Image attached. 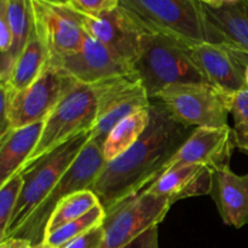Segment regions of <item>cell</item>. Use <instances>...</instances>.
Segmentation results:
<instances>
[{"label":"cell","instance_id":"1","mask_svg":"<svg viewBox=\"0 0 248 248\" xmlns=\"http://www.w3.org/2000/svg\"><path fill=\"white\" fill-rule=\"evenodd\" d=\"M149 111L150 123L142 137L123 155L106 162L90 188L106 213L152 186L195 130L174 120L159 99H152Z\"/></svg>","mask_w":248,"mask_h":248},{"label":"cell","instance_id":"2","mask_svg":"<svg viewBox=\"0 0 248 248\" xmlns=\"http://www.w3.org/2000/svg\"><path fill=\"white\" fill-rule=\"evenodd\" d=\"M145 33L162 34L188 46L207 41V22L199 0H119Z\"/></svg>","mask_w":248,"mask_h":248},{"label":"cell","instance_id":"3","mask_svg":"<svg viewBox=\"0 0 248 248\" xmlns=\"http://www.w3.org/2000/svg\"><path fill=\"white\" fill-rule=\"evenodd\" d=\"M189 47L162 34L144 33L135 70L150 99L173 85L207 82L191 58Z\"/></svg>","mask_w":248,"mask_h":248},{"label":"cell","instance_id":"4","mask_svg":"<svg viewBox=\"0 0 248 248\" xmlns=\"http://www.w3.org/2000/svg\"><path fill=\"white\" fill-rule=\"evenodd\" d=\"M90 136V131L79 133L19 172L23 177V188L4 239L14 236L27 218L50 194L89 142Z\"/></svg>","mask_w":248,"mask_h":248},{"label":"cell","instance_id":"5","mask_svg":"<svg viewBox=\"0 0 248 248\" xmlns=\"http://www.w3.org/2000/svg\"><path fill=\"white\" fill-rule=\"evenodd\" d=\"M104 165L106 160L103 155V144L97 140H89L72 166L61 177L50 194L11 237L28 240L33 246L44 242L48 219L58 203L72 194L91 188Z\"/></svg>","mask_w":248,"mask_h":248},{"label":"cell","instance_id":"6","mask_svg":"<svg viewBox=\"0 0 248 248\" xmlns=\"http://www.w3.org/2000/svg\"><path fill=\"white\" fill-rule=\"evenodd\" d=\"M96 113L94 85L77 82L45 119L40 140L21 171L79 133L91 131Z\"/></svg>","mask_w":248,"mask_h":248},{"label":"cell","instance_id":"7","mask_svg":"<svg viewBox=\"0 0 248 248\" xmlns=\"http://www.w3.org/2000/svg\"><path fill=\"white\" fill-rule=\"evenodd\" d=\"M155 99L189 127H227L234 94L210 82H190L167 87Z\"/></svg>","mask_w":248,"mask_h":248},{"label":"cell","instance_id":"8","mask_svg":"<svg viewBox=\"0 0 248 248\" xmlns=\"http://www.w3.org/2000/svg\"><path fill=\"white\" fill-rule=\"evenodd\" d=\"M97 113L90 140L103 144L109 132L121 120L137 111L148 109L149 94L137 73L119 75L94 84Z\"/></svg>","mask_w":248,"mask_h":248},{"label":"cell","instance_id":"9","mask_svg":"<svg viewBox=\"0 0 248 248\" xmlns=\"http://www.w3.org/2000/svg\"><path fill=\"white\" fill-rule=\"evenodd\" d=\"M77 82L64 70L47 63L28 87L17 92L12 91L7 114L9 131L45 121L58 102Z\"/></svg>","mask_w":248,"mask_h":248},{"label":"cell","instance_id":"10","mask_svg":"<svg viewBox=\"0 0 248 248\" xmlns=\"http://www.w3.org/2000/svg\"><path fill=\"white\" fill-rule=\"evenodd\" d=\"M164 196L142 191L106 213L101 248H124L148 229L159 225L171 208Z\"/></svg>","mask_w":248,"mask_h":248},{"label":"cell","instance_id":"11","mask_svg":"<svg viewBox=\"0 0 248 248\" xmlns=\"http://www.w3.org/2000/svg\"><path fill=\"white\" fill-rule=\"evenodd\" d=\"M31 6L34 31L50 58L61 57L81 47L86 31L78 12L45 0H31Z\"/></svg>","mask_w":248,"mask_h":248},{"label":"cell","instance_id":"12","mask_svg":"<svg viewBox=\"0 0 248 248\" xmlns=\"http://www.w3.org/2000/svg\"><path fill=\"white\" fill-rule=\"evenodd\" d=\"M47 63L64 70L75 81L86 85L136 73L132 65L87 33L79 50L50 58Z\"/></svg>","mask_w":248,"mask_h":248},{"label":"cell","instance_id":"13","mask_svg":"<svg viewBox=\"0 0 248 248\" xmlns=\"http://www.w3.org/2000/svg\"><path fill=\"white\" fill-rule=\"evenodd\" d=\"M79 16L82 28L89 35L135 68L145 31L125 11L116 7L99 15L79 14Z\"/></svg>","mask_w":248,"mask_h":248},{"label":"cell","instance_id":"14","mask_svg":"<svg viewBox=\"0 0 248 248\" xmlns=\"http://www.w3.org/2000/svg\"><path fill=\"white\" fill-rule=\"evenodd\" d=\"M235 148L234 133L230 126L196 127L170 160L165 172L179 165H201L212 171L228 167Z\"/></svg>","mask_w":248,"mask_h":248},{"label":"cell","instance_id":"15","mask_svg":"<svg viewBox=\"0 0 248 248\" xmlns=\"http://www.w3.org/2000/svg\"><path fill=\"white\" fill-rule=\"evenodd\" d=\"M189 52L207 82L232 94L246 89L247 64L232 50L206 41L190 46Z\"/></svg>","mask_w":248,"mask_h":248},{"label":"cell","instance_id":"16","mask_svg":"<svg viewBox=\"0 0 248 248\" xmlns=\"http://www.w3.org/2000/svg\"><path fill=\"white\" fill-rule=\"evenodd\" d=\"M207 43L232 50L248 65V0L218 7L203 4Z\"/></svg>","mask_w":248,"mask_h":248},{"label":"cell","instance_id":"17","mask_svg":"<svg viewBox=\"0 0 248 248\" xmlns=\"http://www.w3.org/2000/svg\"><path fill=\"white\" fill-rule=\"evenodd\" d=\"M210 196L224 224L236 229L248 224V173L239 176L230 166L215 170Z\"/></svg>","mask_w":248,"mask_h":248},{"label":"cell","instance_id":"18","mask_svg":"<svg viewBox=\"0 0 248 248\" xmlns=\"http://www.w3.org/2000/svg\"><path fill=\"white\" fill-rule=\"evenodd\" d=\"M212 173L201 165H179L167 170L144 191L167 198L173 205L183 199L210 195Z\"/></svg>","mask_w":248,"mask_h":248},{"label":"cell","instance_id":"19","mask_svg":"<svg viewBox=\"0 0 248 248\" xmlns=\"http://www.w3.org/2000/svg\"><path fill=\"white\" fill-rule=\"evenodd\" d=\"M44 121L10 130L0 137V186L18 173L40 140Z\"/></svg>","mask_w":248,"mask_h":248},{"label":"cell","instance_id":"20","mask_svg":"<svg viewBox=\"0 0 248 248\" xmlns=\"http://www.w3.org/2000/svg\"><path fill=\"white\" fill-rule=\"evenodd\" d=\"M0 5L6 11L7 19L11 27L14 44L11 50L0 58V82L6 84L11 77L17 58L28 41L33 28L31 0H0Z\"/></svg>","mask_w":248,"mask_h":248},{"label":"cell","instance_id":"21","mask_svg":"<svg viewBox=\"0 0 248 248\" xmlns=\"http://www.w3.org/2000/svg\"><path fill=\"white\" fill-rule=\"evenodd\" d=\"M48 58L50 56H48L47 50L40 38L36 35L33 27L29 34L28 41L22 50L21 55L17 58L11 77L6 84L14 92L21 91L28 87L43 72L44 68L47 64Z\"/></svg>","mask_w":248,"mask_h":248},{"label":"cell","instance_id":"22","mask_svg":"<svg viewBox=\"0 0 248 248\" xmlns=\"http://www.w3.org/2000/svg\"><path fill=\"white\" fill-rule=\"evenodd\" d=\"M150 123L149 108L127 116L109 132L103 143V155L106 162L116 159L127 152L144 133Z\"/></svg>","mask_w":248,"mask_h":248},{"label":"cell","instance_id":"23","mask_svg":"<svg viewBox=\"0 0 248 248\" xmlns=\"http://www.w3.org/2000/svg\"><path fill=\"white\" fill-rule=\"evenodd\" d=\"M98 205H101L99 199L91 189H85V190H80L67 196L58 203L51 218L48 219L45 236L50 232H55L58 228L82 217Z\"/></svg>","mask_w":248,"mask_h":248},{"label":"cell","instance_id":"24","mask_svg":"<svg viewBox=\"0 0 248 248\" xmlns=\"http://www.w3.org/2000/svg\"><path fill=\"white\" fill-rule=\"evenodd\" d=\"M104 219H106V211H104L103 206L98 205L82 217L78 218V219L73 220V222L68 223V224L63 225V227L56 229L55 232L46 235L44 242L47 244L48 246L62 248L68 242L77 239L80 235L103 224Z\"/></svg>","mask_w":248,"mask_h":248},{"label":"cell","instance_id":"25","mask_svg":"<svg viewBox=\"0 0 248 248\" xmlns=\"http://www.w3.org/2000/svg\"><path fill=\"white\" fill-rule=\"evenodd\" d=\"M23 188V177L17 173L0 186V240L6 234L12 215Z\"/></svg>","mask_w":248,"mask_h":248},{"label":"cell","instance_id":"26","mask_svg":"<svg viewBox=\"0 0 248 248\" xmlns=\"http://www.w3.org/2000/svg\"><path fill=\"white\" fill-rule=\"evenodd\" d=\"M235 147L248 155V89L234 94L232 106Z\"/></svg>","mask_w":248,"mask_h":248},{"label":"cell","instance_id":"27","mask_svg":"<svg viewBox=\"0 0 248 248\" xmlns=\"http://www.w3.org/2000/svg\"><path fill=\"white\" fill-rule=\"evenodd\" d=\"M64 6L82 15H99L119 7V0H64Z\"/></svg>","mask_w":248,"mask_h":248},{"label":"cell","instance_id":"28","mask_svg":"<svg viewBox=\"0 0 248 248\" xmlns=\"http://www.w3.org/2000/svg\"><path fill=\"white\" fill-rule=\"evenodd\" d=\"M104 239L103 224L89 230L77 239L68 242L62 248H101Z\"/></svg>","mask_w":248,"mask_h":248},{"label":"cell","instance_id":"29","mask_svg":"<svg viewBox=\"0 0 248 248\" xmlns=\"http://www.w3.org/2000/svg\"><path fill=\"white\" fill-rule=\"evenodd\" d=\"M12 90L7 84L0 82V137L9 132V123H7V114H9L10 98H11Z\"/></svg>","mask_w":248,"mask_h":248},{"label":"cell","instance_id":"30","mask_svg":"<svg viewBox=\"0 0 248 248\" xmlns=\"http://www.w3.org/2000/svg\"><path fill=\"white\" fill-rule=\"evenodd\" d=\"M12 44H14V35H12L11 27L4 6L0 5V53L5 55L9 52L12 47Z\"/></svg>","mask_w":248,"mask_h":248},{"label":"cell","instance_id":"31","mask_svg":"<svg viewBox=\"0 0 248 248\" xmlns=\"http://www.w3.org/2000/svg\"><path fill=\"white\" fill-rule=\"evenodd\" d=\"M124 248H160L159 246V225L148 229L142 235L133 240Z\"/></svg>","mask_w":248,"mask_h":248},{"label":"cell","instance_id":"32","mask_svg":"<svg viewBox=\"0 0 248 248\" xmlns=\"http://www.w3.org/2000/svg\"><path fill=\"white\" fill-rule=\"evenodd\" d=\"M0 248H34L31 241L22 237H6L0 240Z\"/></svg>","mask_w":248,"mask_h":248},{"label":"cell","instance_id":"33","mask_svg":"<svg viewBox=\"0 0 248 248\" xmlns=\"http://www.w3.org/2000/svg\"><path fill=\"white\" fill-rule=\"evenodd\" d=\"M200 2H202V4L205 5H208V6H212V7H218L220 6V5H223L224 2H223V0H199Z\"/></svg>","mask_w":248,"mask_h":248},{"label":"cell","instance_id":"34","mask_svg":"<svg viewBox=\"0 0 248 248\" xmlns=\"http://www.w3.org/2000/svg\"><path fill=\"white\" fill-rule=\"evenodd\" d=\"M34 248H55L52 246H48L47 244H45V242H41V244L36 245V246H34Z\"/></svg>","mask_w":248,"mask_h":248},{"label":"cell","instance_id":"35","mask_svg":"<svg viewBox=\"0 0 248 248\" xmlns=\"http://www.w3.org/2000/svg\"><path fill=\"white\" fill-rule=\"evenodd\" d=\"M45 1H50V2H53V4H60V5H64V0H45Z\"/></svg>","mask_w":248,"mask_h":248},{"label":"cell","instance_id":"36","mask_svg":"<svg viewBox=\"0 0 248 248\" xmlns=\"http://www.w3.org/2000/svg\"><path fill=\"white\" fill-rule=\"evenodd\" d=\"M245 81H246V89H248V65L245 70Z\"/></svg>","mask_w":248,"mask_h":248},{"label":"cell","instance_id":"37","mask_svg":"<svg viewBox=\"0 0 248 248\" xmlns=\"http://www.w3.org/2000/svg\"><path fill=\"white\" fill-rule=\"evenodd\" d=\"M240 1V0H223V2L224 4H235V2Z\"/></svg>","mask_w":248,"mask_h":248}]
</instances>
